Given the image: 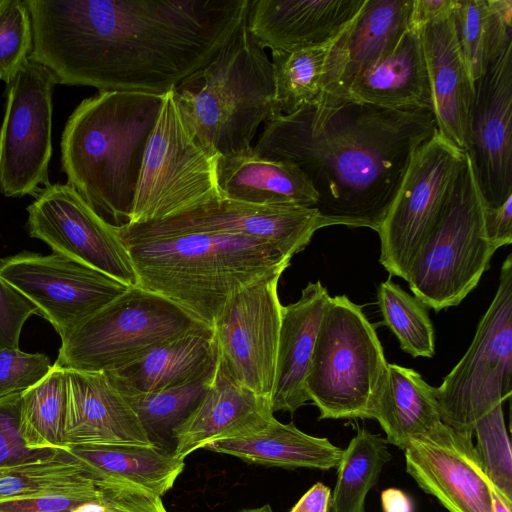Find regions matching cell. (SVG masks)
Here are the masks:
<instances>
[{
    "label": "cell",
    "mask_w": 512,
    "mask_h": 512,
    "mask_svg": "<svg viewBox=\"0 0 512 512\" xmlns=\"http://www.w3.org/2000/svg\"><path fill=\"white\" fill-rule=\"evenodd\" d=\"M64 370L67 447L154 444L108 372Z\"/></svg>",
    "instance_id": "20"
},
{
    "label": "cell",
    "mask_w": 512,
    "mask_h": 512,
    "mask_svg": "<svg viewBox=\"0 0 512 512\" xmlns=\"http://www.w3.org/2000/svg\"><path fill=\"white\" fill-rule=\"evenodd\" d=\"M22 393L0 398V468L28 460L39 451L26 446L20 432Z\"/></svg>",
    "instance_id": "40"
},
{
    "label": "cell",
    "mask_w": 512,
    "mask_h": 512,
    "mask_svg": "<svg viewBox=\"0 0 512 512\" xmlns=\"http://www.w3.org/2000/svg\"><path fill=\"white\" fill-rule=\"evenodd\" d=\"M72 512H107L101 500L84 503Z\"/></svg>",
    "instance_id": "49"
},
{
    "label": "cell",
    "mask_w": 512,
    "mask_h": 512,
    "mask_svg": "<svg viewBox=\"0 0 512 512\" xmlns=\"http://www.w3.org/2000/svg\"><path fill=\"white\" fill-rule=\"evenodd\" d=\"M29 59L57 84L164 95L209 63L250 0H24Z\"/></svg>",
    "instance_id": "1"
},
{
    "label": "cell",
    "mask_w": 512,
    "mask_h": 512,
    "mask_svg": "<svg viewBox=\"0 0 512 512\" xmlns=\"http://www.w3.org/2000/svg\"><path fill=\"white\" fill-rule=\"evenodd\" d=\"M329 294L309 282L300 298L282 307L271 408L294 413L309 401L305 380Z\"/></svg>",
    "instance_id": "24"
},
{
    "label": "cell",
    "mask_w": 512,
    "mask_h": 512,
    "mask_svg": "<svg viewBox=\"0 0 512 512\" xmlns=\"http://www.w3.org/2000/svg\"><path fill=\"white\" fill-rule=\"evenodd\" d=\"M333 223L315 207L258 205L223 198L160 221L116 227L123 242L187 233L241 235L263 240L293 257L314 233Z\"/></svg>",
    "instance_id": "15"
},
{
    "label": "cell",
    "mask_w": 512,
    "mask_h": 512,
    "mask_svg": "<svg viewBox=\"0 0 512 512\" xmlns=\"http://www.w3.org/2000/svg\"><path fill=\"white\" fill-rule=\"evenodd\" d=\"M467 153L485 205L512 196V45L475 81Z\"/></svg>",
    "instance_id": "18"
},
{
    "label": "cell",
    "mask_w": 512,
    "mask_h": 512,
    "mask_svg": "<svg viewBox=\"0 0 512 512\" xmlns=\"http://www.w3.org/2000/svg\"><path fill=\"white\" fill-rule=\"evenodd\" d=\"M484 225L490 244L497 250L512 243V196L498 206L483 202Z\"/></svg>",
    "instance_id": "43"
},
{
    "label": "cell",
    "mask_w": 512,
    "mask_h": 512,
    "mask_svg": "<svg viewBox=\"0 0 512 512\" xmlns=\"http://www.w3.org/2000/svg\"><path fill=\"white\" fill-rule=\"evenodd\" d=\"M441 420L472 438L477 422L512 392V255L461 360L435 388Z\"/></svg>",
    "instance_id": "10"
},
{
    "label": "cell",
    "mask_w": 512,
    "mask_h": 512,
    "mask_svg": "<svg viewBox=\"0 0 512 512\" xmlns=\"http://www.w3.org/2000/svg\"><path fill=\"white\" fill-rule=\"evenodd\" d=\"M490 494L492 512H512V502L507 500L492 483L490 484Z\"/></svg>",
    "instance_id": "48"
},
{
    "label": "cell",
    "mask_w": 512,
    "mask_h": 512,
    "mask_svg": "<svg viewBox=\"0 0 512 512\" xmlns=\"http://www.w3.org/2000/svg\"><path fill=\"white\" fill-rule=\"evenodd\" d=\"M27 206V231L53 251L137 286L128 250L115 226L104 221L67 183L40 190Z\"/></svg>",
    "instance_id": "16"
},
{
    "label": "cell",
    "mask_w": 512,
    "mask_h": 512,
    "mask_svg": "<svg viewBox=\"0 0 512 512\" xmlns=\"http://www.w3.org/2000/svg\"><path fill=\"white\" fill-rule=\"evenodd\" d=\"M464 160L465 152L438 130L415 150L377 229L380 263L391 276L405 280L440 218Z\"/></svg>",
    "instance_id": "11"
},
{
    "label": "cell",
    "mask_w": 512,
    "mask_h": 512,
    "mask_svg": "<svg viewBox=\"0 0 512 512\" xmlns=\"http://www.w3.org/2000/svg\"><path fill=\"white\" fill-rule=\"evenodd\" d=\"M453 18L467 69L475 82L509 46L505 47L498 36L487 0H458Z\"/></svg>",
    "instance_id": "37"
},
{
    "label": "cell",
    "mask_w": 512,
    "mask_h": 512,
    "mask_svg": "<svg viewBox=\"0 0 512 512\" xmlns=\"http://www.w3.org/2000/svg\"><path fill=\"white\" fill-rule=\"evenodd\" d=\"M368 419H375L387 443L404 450L408 441L442 422L435 387L415 370L388 363Z\"/></svg>",
    "instance_id": "29"
},
{
    "label": "cell",
    "mask_w": 512,
    "mask_h": 512,
    "mask_svg": "<svg viewBox=\"0 0 512 512\" xmlns=\"http://www.w3.org/2000/svg\"><path fill=\"white\" fill-rule=\"evenodd\" d=\"M331 491L323 483L314 484L289 512H329Z\"/></svg>",
    "instance_id": "46"
},
{
    "label": "cell",
    "mask_w": 512,
    "mask_h": 512,
    "mask_svg": "<svg viewBox=\"0 0 512 512\" xmlns=\"http://www.w3.org/2000/svg\"><path fill=\"white\" fill-rule=\"evenodd\" d=\"M163 95L98 91L68 117L61 171L107 223H128L142 162Z\"/></svg>",
    "instance_id": "3"
},
{
    "label": "cell",
    "mask_w": 512,
    "mask_h": 512,
    "mask_svg": "<svg viewBox=\"0 0 512 512\" xmlns=\"http://www.w3.org/2000/svg\"><path fill=\"white\" fill-rule=\"evenodd\" d=\"M458 0H413L408 29L420 32L425 26L454 13Z\"/></svg>",
    "instance_id": "45"
},
{
    "label": "cell",
    "mask_w": 512,
    "mask_h": 512,
    "mask_svg": "<svg viewBox=\"0 0 512 512\" xmlns=\"http://www.w3.org/2000/svg\"><path fill=\"white\" fill-rule=\"evenodd\" d=\"M437 131L432 110H393L319 95L264 124L255 152L295 165L333 225L377 231L415 150Z\"/></svg>",
    "instance_id": "2"
},
{
    "label": "cell",
    "mask_w": 512,
    "mask_h": 512,
    "mask_svg": "<svg viewBox=\"0 0 512 512\" xmlns=\"http://www.w3.org/2000/svg\"><path fill=\"white\" fill-rule=\"evenodd\" d=\"M101 500V499H100ZM99 500L50 496L35 499H23L0 502L3 512H72L78 506Z\"/></svg>",
    "instance_id": "44"
},
{
    "label": "cell",
    "mask_w": 512,
    "mask_h": 512,
    "mask_svg": "<svg viewBox=\"0 0 512 512\" xmlns=\"http://www.w3.org/2000/svg\"><path fill=\"white\" fill-rule=\"evenodd\" d=\"M345 99L385 109L432 110L420 33L407 29L388 56L355 79Z\"/></svg>",
    "instance_id": "28"
},
{
    "label": "cell",
    "mask_w": 512,
    "mask_h": 512,
    "mask_svg": "<svg viewBox=\"0 0 512 512\" xmlns=\"http://www.w3.org/2000/svg\"><path fill=\"white\" fill-rule=\"evenodd\" d=\"M366 0H250L246 23L271 52L321 44L337 35Z\"/></svg>",
    "instance_id": "23"
},
{
    "label": "cell",
    "mask_w": 512,
    "mask_h": 512,
    "mask_svg": "<svg viewBox=\"0 0 512 512\" xmlns=\"http://www.w3.org/2000/svg\"><path fill=\"white\" fill-rule=\"evenodd\" d=\"M201 325L206 324L173 302L131 286L61 340L55 364L84 372L113 371Z\"/></svg>",
    "instance_id": "9"
},
{
    "label": "cell",
    "mask_w": 512,
    "mask_h": 512,
    "mask_svg": "<svg viewBox=\"0 0 512 512\" xmlns=\"http://www.w3.org/2000/svg\"><path fill=\"white\" fill-rule=\"evenodd\" d=\"M64 496L100 500L81 465L65 450H43L28 460L0 468V502Z\"/></svg>",
    "instance_id": "31"
},
{
    "label": "cell",
    "mask_w": 512,
    "mask_h": 512,
    "mask_svg": "<svg viewBox=\"0 0 512 512\" xmlns=\"http://www.w3.org/2000/svg\"><path fill=\"white\" fill-rule=\"evenodd\" d=\"M388 362L376 330L346 295L329 297L305 380L319 419H367Z\"/></svg>",
    "instance_id": "6"
},
{
    "label": "cell",
    "mask_w": 512,
    "mask_h": 512,
    "mask_svg": "<svg viewBox=\"0 0 512 512\" xmlns=\"http://www.w3.org/2000/svg\"><path fill=\"white\" fill-rule=\"evenodd\" d=\"M37 308L0 278V348H19L22 328Z\"/></svg>",
    "instance_id": "41"
},
{
    "label": "cell",
    "mask_w": 512,
    "mask_h": 512,
    "mask_svg": "<svg viewBox=\"0 0 512 512\" xmlns=\"http://www.w3.org/2000/svg\"><path fill=\"white\" fill-rule=\"evenodd\" d=\"M107 512H167L161 497L126 487L98 488Z\"/></svg>",
    "instance_id": "42"
},
{
    "label": "cell",
    "mask_w": 512,
    "mask_h": 512,
    "mask_svg": "<svg viewBox=\"0 0 512 512\" xmlns=\"http://www.w3.org/2000/svg\"><path fill=\"white\" fill-rule=\"evenodd\" d=\"M237 512H274L269 504H265L255 508H246Z\"/></svg>",
    "instance_id": "50"
},
{
    "label": "cell",
    "mask_w": 512,
    "mask_h": 512,
    "mask_svg": "<svg viewBox=\"0 0 512 512\" xmlns=\"http://www.w3.org/2000/svg\"><path fill=\"white\" fill-rule=\"evenodd\" d=\"M0 512H3V511H0Z\"/></svg>",
    "instance_id": "52"
},
{
    "label": "cell",
    "mask_w": 512,
    "mask_h": 512,
    "mask_svg": "<svg viewBox=\"0 0 512 512\" xmlns=\"http://www.w3.org/2000/svg\"><path fill=\"white\" fill-rule=\"evenodd\" d=\"M220 156L189 126L172 90L164 94L127 224L160 221L222 200Z\"/></svg>",
    "instance_id": "8"
},
{
    "label": "cell",
    "mask_w": 512,
    "mask_h": 512,
    "mask_svg": "<svg viewBox=\"0 0 512 512\" xmlns=\"http://www.w3.org/2000/svg\"><path fill=\"white\" fill-rule=\"evenodd\" d=\"M218 184L223 198L258 205L315 207L318 196L293 164L259 156L253 146L220 156Z\"/></svg>",
    "instance_id": "26"
},
{
    "label": "cell",
    "mask_w": 512,
    "mask_h": 512,
    "mask_svg": "<svg viewBox=\"0 0 512 512\" xmlns=\"http://www.w3.org/2000/svg\"><path fill=\"white\" fill-rule=\"evenodd\" d=\"M419 33L437 130L467 152L471 140L475 82L457 39L453 14L425 26Z\"/></svg>",
    "instance_id": "22"
},
{
    "label": "cell",
    "mask_w": 512,
    "mask_h": 512,
    "mask_svg": "<svg viewBox=\"0 0 512 512\" xmlns=\"http://www.w3.org/2000/svg\"><path fill=\"white\" fill-rule=\"evenodd\" d=\"M341 33L321 44L271 52L281 114H291L320 95L329 54Z\"/></svg>",
    "instance_id": "34"
},
{
    "label": "cell",
    "mask_w": 512,
    "mask_h": 512,
    "mask_svg": "<svg viewBox=\"0 0 512 512\" xmlns=\"http://www.w3.org/2000/svg\"><path fill=\"white\" fill-rule=\"evenodd\" d=\"M33 47L31 17L24 0H5L0 8V80L13 78Z\"/></svg>",
    "instance_id": "38"
},
{
    "label": "cell",
    "mask_w": 512,
    "mask_h": 512,
    "mask_svg": "<svg viewBox=\"0 0 512 512\" xmlns=\"http://www.w3.org/2000/svg\"><path fill=\"white\" fill-rule=\"evenodd\" d=\"M377 302L384 323L397 337L400 348L412 357L435 354V331L428 307L389 277L377 289Z\"/></svg>",
    "instance_id": "36"
},
{
    "label": "cell",
    "mask_w": 512,
    "mask_h": 512,
    "mask_svg": "<svg viewBox=\"0 0 512 512\" xmlns=\"http://www.w3.org/2000/svg\"><path fill=\"white\" fill-rule=\"evenodd\" d=\"M65 451L97 488L126 487L163 496L184 469V459L162 445H73Z\"/></svg>",
    "instance_id": "25"
},
{
    "label": "cell",
    "mask_w": 512,
    "mask_h": 512,
    "mask_svg": "<svg viewBox=\"0 0 512 512\" xmlns=\"http://www.w3.org/2000/svg\"><path fill=\"white\" fill-rule=\"evenodd\" d=\"M57 81L29 58L6 84L0 126V192L35 197L49 186L52 156V95Z\"/></svg>",
    "instance_id": "12"
},
{
    "label": "cell",
    "mask_w": 512,
    "mask_h": 512,
    "mask_svg": "<svg viewBox=\"0 0 512 512\" xmlns=\"http://www.w3.org/2000/svg\"><path fill=\"white\" fill-rule=\"evenodd\" d=\"M387 441L379 434L358 429L337 466V480L329 512H366L365 499L391 460Z\"/></svg>",
    "instance_id": "32"
},
{
    "label": "cell",
    "mask_w": 512,
    "mask_h": 512,
    "mask_svg": "<svg viewBox=\"0 0 512 512\" xmlns=\"http://www.w3.org/2000/svg\"><path fill=\"white\" fill-rule=\"evenodd\" d=\"M277 270L235 293L213 324L218 359L239 384L270 400L282 305Z\"/></svg>",
    "instance_id": "14"
},
{
    "label": "cell",
    "mask_w": 512,
    "mask_h": 512,
    "mask_svg": "<svg viewBox=\"0 0 512 512\" xmlns=\"http://www.w3.org/2000/svg\"><path fill=\"white\" fill-rule=\"evenodd\" d=\"M48 356L19 348H0V398L23 393L51 370Z\"/></svg>",
    "instance_id": "39"
},
{
    "label": "cell",
    "mask_w": 512,
    "mask_h": 512,
    "mask_svg": "<svg viewBox=\"0 0 512 512\" xmlns=\"http://www.w3.org/2000/svg\"><path fill=\"white\" fill-rule=\"evenodd\" d=\"M66 375L53 364L50 372L22 393L20 432L31 451L65 450Z\"/></svg>",
    "instance_id": "33"
},
{
    "label": "cell",
    "mask_w": 512,
    "mask_h": 512,
    "mask_svg": "<svg viewBox=\"0 0 512 512\" xmlns=\"http://www.w3.org/2000/svg\"><path fill=\"white\" fill-rule=\"evenodd\" d=\"M406 471L449 512H492L490 484L472 438L443 422L411 438Z\"/></svg>",
    "instance_id": "17"
},
{
    "label": "cell",
    "mask_w": 512,
    "mask_h": 512,
    "mask_svg": "<svg viewBox=\"0 0 512 512\" xmlns=\"http://www.w3.org/2000/svg\"><path fill=\"white\" fill-rule=\"evenodd\" d=\"M215 368L190 382L157 391L140 392L116 385L150 441L164 446V437H173L174 429L189 415L208 388Z\"/></svg>",
    "instance_id": "35"
},
{
    "label": "cell",
    "mask_w": 512,
    "mask_h": 512,
    "mask_svg": "<svg viewBox=\"0 0 512 512\" xmlns=\"http://www.w3.org/2000/svg\"><path fill=\"white\" fill-rule=\"evenodd\" d=\"M413 0H366L335 42L321 96L345 99L364 71L388 56L408 29Z\"/></svg>",
    "instance_id": "21"
},
{
    "label": "cell",
    "mask_w": 512,
    "mask_h": 512,
    "mask_svg": "<svg viewBox=\"0 0 512 512\" xmlns=\"http://www.w3.org/2000/svg\"><path fill=\"white\" fill-rule=\"evenodd\" d=\"M218 350L212 326L160 342L139 359L108 373L123 388L151 392L190 382L212 370Z\"/></svg>",
    "instance_id": "27"
},
{
    "label": "cell",
    "mask_w": 512,
    "mask_h": 512,
    "mask_svg": "<svg viewBox=\"0 0 512 512\" xmlns=\"http://www.w3.org/2000/svg\"><path fill=\"white\" fill-rule=\"evenodd\" d=\"M383 512H413L411 498L398 488H388L381 492Z\"/></svg>",
    "instance_id": "47"
},
{
    "label": "cell",
    "mask_w": 512,
    "mask_h": 512,
    "mask_svg": "<svg viewBox=\"0 0 512 512\" xmlns=\"http://www.w3.org/2000/svg\"><path fill=\"white\" fill-rule=\"evenodd\" d=\"M274 418L270 400L239 384L218 359L208 388L173 431V453L185 459L211 443L253 435Z\"/></svg>",
    "instance_id": "19"
},
{
    "label": "cell",
    "mask_w": 512,
    "mask_h": 512,
    "mask_svg": "<svg viewBox=\"0 0 512 512\" xmlns=\"http://www.w3.org/2000/svg\"><path fill=\"white\" fill-rule=\"evenodd\" d=\"M123 243L137 286L209 326L235 293L285 270L292 259L268 242L232 234L187 233Z\"/></svg>",
    "instance_id": "4"
},
{
    "label": "cell",
    "mask_w": 512,
    "mask_h": 512,
    "mask_svg": "<svg viewBox=\"0 0 512 512\" xmlns=\"http://www.w3.org/2000/svg\"><path fill=\"white\" fill-rule=\"evenodd\" d=\"M4 3H5V0H0V8L3 6Z\"/></svg>",
    "instance_id": "51"
},
{
    "label": "cell",
    "mask_w": 512,
    "mask_h": 512,
    "mask_svg": "<svg viewBox=\"0 0 512 512\" xmlns=\"http://www.w3.org/2000/svg\"><path fill=\"white\" fill-rule=\"evenodd\" d=\"M204 449L234 456L255 465L323 471L337 467L344 451L327 438L306 434L292 422L284 424L276 418L253 435L214 442Z\"/></svg>",
    "instance_id": "30"
},
{
    "label": "cell",
    "mask_w": 512,
    "mask_h": 512,
    "mask_svg": "<svg viewBox=\"0 0 512 512\" xmlns=\"http://www.w3.org/2000/svg\"><path fill=\"white\" fill-rule=\"evenodd\" d=\"M172 92L198 138L221 156L252 147L260 124L281 114L272 62L246 17L219 53Z\"/></svg>",
    "instance_id": "5"
},
{
    "label": "cell",
    "mask_w": 512,
    "mask_h": 512,
    "mask_svg": "<svg viewBox=\"0 0 512 512\" xmlns=\"http://www.w3.org/2000/svg\"><path fill=\"white\" fill-rule=\"evenodd\" d=\"M0 278L37 308L61 340L130 287L66 256L29 251L1 258Z\"/></svg>",
    "instance_id": "13"
},
{
    "label": "cell",
    "mask_w": 512,
    "mask_h": 512,
    "mask_svg": "<svg viewBox=\"0 0 512 512\" xmlns=\"http://www.w3.org/2000/svg\"><path fill=\"white\" fill-rule=\"evenodd\" d=\"M496 249L484 225L483 197L472 160H465L438 222L405 280L413 295L436 312L458 305L489 269Z\"/></svg>",
    "instance_id": "7"
}]
</instances>
